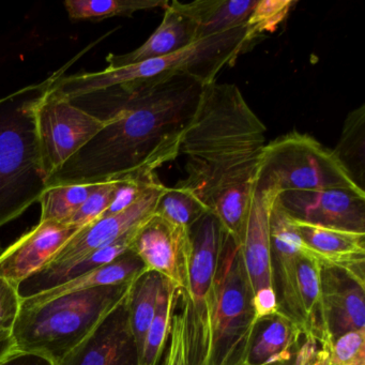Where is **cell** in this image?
I'll use <instances>...</instances> for the list:
<instances>
[{
  "instance_id": "cell-1",
  "label": "cell",
  "mask_w": 365,
  "mask_h": 365,
  "mask_svg": "<svg viewBox=\"0 0 365 365\" xmlns=\"http://www.w3.org/2000/svg\"><path fill=\"white\" fill-rule=\"evenodd\" d=\"M204 85L187 76L81 96V110L106 125L46 181V187L146 177L180 155Z\"/></svg>"
},
{
  "instance_id": "cell-2",
  "label": "cell",
  "mask_w": 365,
  "mask_h": 365,
  "mask_svg": "<svg viewBox=\"0 0 365 365\" xmlns=\"http://www.w3.org/2000/svg\"><path fill=\"white\" fill-rule=\"evenodd\" d=\"M266 125L234 84L207 85L183 134L187 177L177 183L193 193L241 247L257 185Z\"/></svg>"
},
{
  "instance_id": "cell-3",
  "label": "cell",
  "mask_w": 365,
  "mask_h": 365,
  "mask_svg": "<svg viewBox=\"0 0 365 365\" xmlns=\"http://www.w3.org/2000/svg\"><path fill=\"white\" fill-rule=\"evenodd\" d=\"M73 61L39 84L0 99V227L39 202L46 189L38 140V106Z\"/></svg>"
},
{
  "instance_id": "cell-4",
  "label": "cell",
  "mask_w": 365,
  "mask_h": 365,
  "mask_svg": "<svg viewBox=\"0 0 365 365\" xmlns=\"http://www.w3.org/2000/svg\"><path fill=\"white\" fill-rule=\"evenodd\" d=\"M133 282L72 292L39 304L22 303L12 331L16 350L58 364L127 299Z\"/></svg>"
},
{
  "instance_id": "cell-5",
  "label": "cell",
  "mask_w": 365,
  "mask_h": 365,
  "mask_svg": "<svg viewBox=\"0 0 365 365\" xmlns=\"http://www.w3.org/2000/svg\"><path fill=\"white\" fill-rule=\"evenodd\" d=\"M250 42L247 27L232 29L194 42L191 46L143 63L103 71L59 76L53 89L67 99L108 87H132L145 83L163 82L176 76H187L200 84H213L225 68L232 67Z\"/></svg>"
},
{
  "instance_id": "cell-6",
  "label": "cell",
  "mask_w": 365,
  "mask_h": 365,
  "mask_svg": "<svg viewBox=\"0 0 365 365\" xmlns=\"http://www.w3.org/2000/svg\"><path fill=\"white\" fill-rule=\"evenodd\" d=\"M241 247L226 235L213 288L206 365H245L257 319Z\"/></svg>"
},
{
  "instance_id": "cell-7",
  "label": "cell",
  "mask_w": 365,
  "mask_h": 365,
  "mask_svg": "<svg viewBox=\"0 0 365 365\" xmlns=\"http://www.w3.org/2000/svg\"><path fill=\"white\" fill-rule=\"evenodd\" d=\"M257 185H274L281 193L360 189L332 150L309 134L297 131L264 146Z\"/></svg>"
},
{
  "instance_id": "cell-8",
  "label": "cell",
  "mask_w": 365,
  "mask_h": 365,
  "mask_svg": "<svg viewBox=\"0 0 365 365\" xmlns=\"http://www.w3.org/2000/svg\"><path fill=\"white\" fill-rule=\"evenodd\" d=\"M36 121L42 168L46 179L106 125L76 108L52 86L38 106Z\"/></svg>"
},
{
  "instance_id": "cell-9",
  "label": "cell",
  "mask_w": 365,
  "mask_h": 365,
  "mask_svg": "<svg viewBox=\"0 0 365 365\" xmlns=\"http://www.w3.org/2000/svg\"><path fill=\"white\" fill-rule=\"evenodd\" d=\"M168 187L158 179L133 205L110 217H101L76 232L41 270H57L106 247L155 215Z\"/></svg>"
},
{
  "instance_id": "cell-10",
  "label": "cell",
  "mask_w": 365,
  "mask_h": 365,
  "mask_svg": "<svg viewBox=\"0 0 365 365\" xmlns=\"http://www.w3.org/2000/svg\"><path fill=\"white\" fill-rule=\"evenodd\" d=\"M226 235L219 220L211 213H207L191 228L192 250L187 269V292L204 332L207 356L213 288Z\"/></svg>"
},
{
  "instance_id": "cell-11",
  "label": "cell",
  "mask_w": 365,
  "mask_h": 365,
  "mask_svg": "<svg viewBox=\"0 0 365 365\" xmlns=\"http://www.w3.org/2000/svg\"><path fill=\"white\" fill-rule=\"evenodd\" d=\"M131 250L147 270L159 273L180 292H187L191 230L155 215L138 228Z\"/></svg>"
},
{
  "instance_id": "cell-12",
  "label": "cell",
  "mask_w": 365,
  "mask_h": 365,
  "mask_svg": "<svg viewBox=\"0 0 365 365\" xmlns=\"http://www.w3.org/2000/svg\"><path fill=\"white\" fill-rule=\"evenodd\" d=\"M279 204L299 221L365 234V191L328 189L283 192Z\"/></svg>"
},
{
  "instance_id": "cell-13",
  "label": "cell",
  "mask_w": 365,
  "mask_h": 365,
  "mask_svg": "<svg viewBox=\"0 0 365 365\" xmlns=\"http://www.w3.org/2000/svg\"><path fill=\"white\" fill-rule=\"evenodd\" d=\"M82 228L55 221H40L0 253V277L20 286L46 267Z\"/></svg>"
},
{
  "instance_id": "cell-14",
  "label": "cell",
  "mask_w": 365,
  "mask_h": 365,
  "mask_svg": "<svg viewBox=\"0 0 365 365\" xmlns=\"http://www.w3.org/2000/svg\"><path fill=\"white\" fill-rule=\"evenodd\" d=\"M270 230L273 283L279 312L300 328L298 262L304 251V245L294 228L292 217L279 204V198L271 211Z\"/></svg>"
},
{
  "instance_id": "cell-15",
  "label": "cell",
  "mask_w": 365,
  "mask_h": 365,
  "mask_svg": "<svg viewBox=\"0 0 365 365\" xmlns=\"http://www.w3.org/2000/svg\"><path fill=\"white\" fill-rule=\"evenodd\" d=\"M57 365H140L130 327L128 297Z\"/></svg>"
},
{
  "instance_id": "cell-16",
  "label": "cell",
  "mask_w": 365,
  "mask_h": 365,
  "mask_svg": "<svg viewBox=\"0 0 365 365\" xmlns=\"http://www.w3.org/2000/svg\"><path fill=\"white\" fill-rule=\"evenodd\" d=\"M292 219L309 255L322 267L343 271L365 287V234Z\"/></svg>"
},
{
  "instance_id": "cell-17",
  "label": "cell",
  "mask_w": 365,
  "mask_h": 365,
  "mask_svg": "<svg viewBox=\"0 0 365 365\" xmlns=\"http://www.w3.org/2000/svg\"><path fill=\"white\" fill-rule=\"evenodd\" d=\"M279 194L274 185H257L252 200L241 253L253 294L262 288H274L270 217Z\"/></svg>"
},
{
  "instance_id": "cell-18",
  "label": "cell",
  "mask_w": 365,
  "mask_h": 365,
  "mask_svg": "<svg viewBox=\"0 0 365 365\" xmlns=\"http://www.w3.org/2000/svg\"><path fill=\"white\" fill-rule=\"evenodd\" d=\"M322 314L331 341L365 329V287L334 268L322 267Z\"/></svg>"
},
{
  "instance_id": "cell-19",
  "label": "cell",
  "mask_w": 365,
  "mask_h": 365,
  "mask_svg": "<svg viewBox=\"0 0 365 365\" xmlns=\"http://www.w3.org/2000/svg\"><path fill=\"white\" fill-rule=\"evenodd\" d=\"M257 0H195L170 1V7L187 18L195 31L196 40L219 35L247 25Z\"/></svg>"
},
{
  "instance_id": "cell-20",
  "label": "cell",
  "mask_w": 365,
  "mask_h": 365,
  "mask_svg": "<svg viewBox=\"0 0 365 365\" xmlns=\"http://www.w3.org/2000/svg\"><path fill=\"white\" fill-rule=\"evenodd\" d=\"M301 329L279 312L259 320L245 365H279L294 360L300 348Z\"/></svg>"
},
{
  "instance_id": "cell-21",
  "label": "cell",
  "mask_w": 365,
  "mask_h": 365,
  "mask_svg": "<svg viewBox=\"0 0 365 365\" xmlns=\"http://www.w3.org/2000/svg\"><path fill=\"white\" fill-rule=\"evenodd\" d=\"M164 18L155 33L140 48L127 54H110L108 68H120L150 59L160 58L191 46L196 40L195 31L190 21L168 5Z\"/></svg>"
},
{
  "instance_id": "cell-22",
  "label": "cell",
  "mask_w": 365,
  "mask_h": 365,
  "mask_svg": "<svg viewBox=\"0 0 365 365\" xmlns=\"http://www.w3.org/2000/svg\"><path fill=\"white\" fill-rule=\"evenodd\" d=\"M180 309L175 311L162 365H206L207 347L195 309L185 290L179 296Z\"/></svg>"
},
{
  "instance_id": "cell-23",
  "label": "cell",
  "mask_w": 365,
  "mask_h": 365,
  "mask_svg": "<svg viewBox=\"0 0 365 365\" xmlns=\"http://www.w3.org/2000/svg\"><path fill=\"white\" fill-rule=\"evenodd\" d=\"M145 271H147V269L144 262L132 250H129L116 258L114 262L104 264L96 270L91 271V272L71 279V281L66 282L56 287L23 299L22 303L39 304V303L46 302L51 299L65 296V294H72V292H82V290L91 289V288L100 287V286L131 283V282L135 281Z\"/></svg>"
},
{
  "instance_id": "cell-24",
  "label": "cell",
  "mask_w": 365,
  "mask_h": 365,
  "mask_svg": "<svg viewBox=\"0 0 365 365\" xmlns=\"http://www.w3.org/2000/svg\"><path fill=\"white\" fill-rule=\"evenodd\" d=\"M164 277L155 271H145L132 284L128 296V312L132 334L138 347V359L144 347L145 337L157 311Z\"/></svg>"
},
{
  "instance_id": "cell-25",
  "label": "cell",
  "mask_w": 365,
  "mask_h": 365,
  "mask_svg": "<svg viewBox=\"0 0 365 365\" xmlns=\"http://www.w3.org/2000/svg\"><path fill=\"white\" fill-rule=\"evenodd\" d=\"M356 185L364 191L365 178V106L348 114L343 131L332 150Z\"/></svg>"
},
{
  "instance_id": "cell-26",
  "label": "cell",
  "mask_w": 365,
  "mask_h": 365,
  "mask_svg": "<svg viewBox=\"0 0 365 365\" xmlns=\"http://www.w3.org/2000/svg\"><path fill=\"white\" fill-rule=\"evenodd\" d=\"M166 0H67L63 3L72 22H99L116 16H131L135 12L164 9Z\"/></svg>"
},
{
  "instance_id": "cell-27",
  "label": "cell",
  "mask_w": 365,
  "mask_h": 365,
  "mask_svg": "<svg viewBox=\"0 0 365 365\" xmlns=\"http://www.w3.org/2000/svg\"><path fill=\"white\" fill-rule=\"evenodd\" d=\"M179 296L180 290L174 284L164 279L157 311L145 337L140 365H158L159 363L162 352L168 344L172 318L178 305Z\"/></svg>"
},
{
  "instance_id": "cell-28",
  "label": "cell",
  "mask_w": 365,
  "mask_h": 365,
  "mask_svg": "<svg viewBox=\"0 0 365 365\" xmlns=\"http://www.w3.org/2000/svg\"><path fill=\"white\" fill-rule=\"evenodd\" d=\"M95 185H65L48 187L40 197L41 219L68 224L83 202L88 197Z\"/></svg>"
},
{
  "instance_id": "cell-29",
  "label": "cell",
  "mask_w": 365,
  "mask_h": 365,
  "mask_svg": "<svg viewBox=\"0 0 365 365\" xmlns=\"http://www.w3.org/2000/svg\"><path fill=\"white\" fill-rule=\"evenodd\" d=\"M207 213L210 212L193 193L177 185L166 189L155 211L162 219L190 230Z\"/></svg>"
},
{
  "instance_id": "cell-30",
  "label": "cell",
  "mask_w": 365,
  "mask_h": 365,
  "mask_svg": "<svg viewBox=\"0 0 365 365\" xmlns=\"http://www.w3.org/2000/svg\"><path fill=\"white\" fill-rule=\"evenodd\" d=\"M294 5V0H257L245 25L247 41L251 43L259 36L277 31Z\"/></svg>"
},
{
  "instance_id": "cell-31",
  "label": "cell",
  "mask_w": 365,
  "mask_h": 365,
  "mask_svg": "<svg viewBox=\"0 0 365 365\" xmlns=\"http://www.w3.org/2000/svg\"><path fill=\"white\" fill-rule=\"evenodd\" d=\"M117 181L118 180L96 183L88 197L83 202L82 206L70 219L68 224L78 228H84L85 226L101 219L112 202Z\"/></svg>"
},
{
  "instance_id": "cell-32",
  "label": "cell",
  "mask_w": 365,
  "mask_h": 365,
  "mask_svg": "<svg viewBox=\"0 0 365 365\" xmlns=\"http://www.w3.org/2000/svg\"><path fill=\"white\" fill-rule=\"evenodd\" d=\"M328 365H365V329L337 337L329 349Z\"/></svg>"
},
{
  "instance_id": "cell-33",
  "label": "cell",
  "mask_w": 365,
  "mask_h": 365,
  "mask_svg": "<svg viewBox=\"0 0 365 365\" xmlns=\"http://www.w3.org/2000/svg\"><path fill=\"white\" fill-rule=\"evenodd\" d=\"M21 305L18 286L0 277V334H12Z\"/></svg>"
},
{
  "instance_id": "cell-34",
  "label": "cell",
  "mask_w": 365,
  "mask_h": 365,
  "mask_svg": "<svg viewBox=\"0 0 365 365\" xmlns=\"http://www.w3.org/2000/svg\"><path fill=\"white\" fill-rule=\"evenodd\" d=\"M253 309L257 322L279 313V301L274 288H262L254 292Z\"/></svg>"
},
{
  "instance_id": "cell-35",
  "label": "cell",
  "mask_w": 365,
  "mask_h": 365,
  "mask_svg": "<svg viewBox=\"0 0 365 365\" xmlns=\"http://www.w3.org/2000/svg\"><path fill=\"white\" fill-rule=\"evenodd\" d=\"M0 365H55L50 359L31 352L16 351L0 361Z\"/></svg>"
},
{
  "instance_id": "cell-36",
  "label": "cell",
  "mask_w": 365,
  "mask_h": 365,
  "mask_svg": "<svg viewBox=\"0 0 365 365\" xmlns=\"http://www.w3.org/2000/svg\"><path fill=\"white\" fill-rule=\"evenodd\" d=\"M16 351L12 334H0V361Z\"/></svg>"
},
{
  "instance_id": "cell-37",
  "label": "cell",
  "mask_w": 365,
  "mask_h": 365,
  "mask_svg": "<svg viewBox=\"0 0 365 365\" xmlns=\"http://www.w3.org/2000/svg\"><path fill=\"white\" fill-rule=\"evenodd\" d=\"M294 360L290 361V362L284 363V364L279 365H294ZM328 361L329 354L328 352H326V354H324V356H322V358H320L319 360H318L317 362H316L314 365H328Z\"/></svg>"
},
{
  "instance_id": "cell-38",
  "label": "cell",
  "mask_w": 365,
  "mask_h": 365,
  "mask_svg": "<svg viewBox=\"0 0 365 365\" xmlns=\"http://www.w3.org/2000/svg\"><path fill=\"white\" fill-rule=\"evenodd\" d=\"M1 252H3V250H1V247H0V253H1Z\"/></svg>"
}]
</instances>
